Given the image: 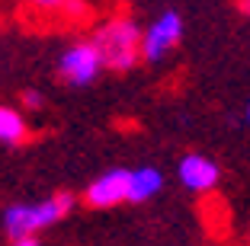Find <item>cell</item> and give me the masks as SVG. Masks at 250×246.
Listing matches in <instances>:
<instances>
[{
  "mask_svg": "<svg viewBox=\"0 0 250 246\" xmlns=\"http://www.w3.org/2000/svg\"><path fill=\"white\" fill-rule=\"evenodd\" d=\"M22 106H26V109H42L45 96L39 93V90H26V93H22Z\"/></svg>",
  "mask_w": 250,
  "mask_h": 246,
  "instance_id": "obj_9",
  "label": "cell"
},
{
  "mask_svg": "<svg viewBox=\"0 0 250 246\" xmlns=\"http://www.w3.org/2000/svg\"><path fill=\"white\" fill-rule=\"evenodd\" d=\"M164 186V173L154 167H138L132 170V182H128V202L141 205L147 202V198H154L157 192H161Z\"/></svg>",
  "mask_w": 250,
  "mask_h": 246,
  "instance_id": "obj_7",
  "label": "cell"
},
{
  "mask_svg": "<svg viewBox=\"0 0 250 246\" xmlns=\"http://www.w3.org/2000/svg\"><path fill=\"white\" fill-rule=\"evenodd\" d=\"M29 134L26 118L10 106H0V144H22Z\"/></svg>",
  "mask_w": 250,
  "mask_h": 246,
  "instance_id": "obj_8",
  "label": "cell"
},
{
  "mask_svg": "<svg viewBox=\"0 0 250 246\" xmlns=\"http://www.w3.org/2000/svg\"><path fill=\"white\" fill-rule=\"evenodd\" d=\"M241 10H244V13L250 16V0H241Z\"/></svg>",
  "mask_w": 250,
  "mask_h": 246,
  "instance_id": "obj_12",
  "label": "cell"
},
{
  "mask_svg": "<svg viewBox=\"0 0 250 246\" xmlns=\"http://www.w3.org/2000/svg\"><path fill=\"white\" fill-rule=\"evenodd\" d=\"M183 38V16L177 10H164L145 32H141V58L157 64L180 45Z\"/></svg>",
  "mask_w": 250,
  "mask_h": 246,
  "instance_id": "obj_3",
  "label": "cell"
},
{
  "mask_svg": "<svg viewBox=\"0 0 250 246\" xmlns=\"http://www.w3.org/2000/svg\"><path fill=\"white\" fill-rule=\"evenodd\" d=\"M247 122H250V99H247Z\"/></svg>",
  "mask_w": 250,
  "mask_h": 246,
  "instance_id": "obj_13",
  "label": "cell"
},
{
  "mask_svg": "<svg viewBox=\"0 0 250 246\" xmlns=\"http://www.w3.org/2000/svg\"><path fill=\"white\" fill-rule=\"evenodd\" d=\"M100 71H103V61L93 42H74L71 48H64L58 61V74L71 87H90L100 77Z\"/></svg>",
  "mask_w": 250,
  "mask_h": 246,
  "instance_id": "obj_4",
  "label": "cell"
},
{
  "mask_svg": "<svg viewBox=\"0 0 250 246\" xmlns=\"http://www.w3.org/2000/svg\"><path fill=\"white\" fill-rule=\"evenodd\" d=\"M90 42L100 51L103 67H109V71H116V74L132 71L141 58V29H138V22L128 19V16H116V19L103 22V26L93 32Z\"/></svg>",
  "mask_w": 250,
  "mask_h": 246,
  "instance_id": "obj_1",
  "label": "cell"
},
{
  "mask_svg": "<svg viewBox=\"0 0 250 246\" xmlns=\"http://www.w3.org/2000/svg\"><path fill=\"white\" fill-rule=\"evenodd\" d=\"M128 182H132V170H106L100 173L83 192V202L90 208H116V205L128 202Z\"/></svg>",
  "mask_w": 250,
  "mask_h": 246,
  "instance_id": "obj_5",
  "label": "cell"
},
{
  "mask_svg": "<svg viewBox=\"0 0 250 246\" xmlns=\"http://www.w3.org/2000/svg\"><path fill=\"white\" fill-rule=\"evenodd\" d=\"M77 205V198L71 192H58V195L45 198V202H36V205H10L3 211V230L10 237H36L39 230L58 224L61 217H67Z\"/></svg>",
  "mask_w": 250,
  "mask_h": 246,
  "instance_id": "obj_2",
  "label": "cell"
},
{
  "mask_svg": "<svg viewBox=\"0 0 250 246\" xmlns=\"http://www.w3.org/2000/svg\"><path fill=\"white\" fill-rule=\"evenodd\" d=\"M177 173H180V182H183L189 192H212L221 179L218 163L202 157V153H186V157L180 160Z\"/></svg>",
  "mask_w": 250,
  "mask_h": 246,
  "instance_id": "obj_6",
  "label": "cell"
},
{
  "mask_svg": "<svg viewBox=\"0 0 250 246\" xmlns=\"http://www.w3.org/2000/svg\"><path fill=\"white\" fill-rule=\"evenodd\" d=\"M10 246H42V243H39L36 237H16V240H13Z\"/></svg>",
  "mask_w": 250,
  "mask_h": 246,
  "instance_id": "obj_11",
  "label": "cell"
},
{
  "mask_svg": "<svg viewBox=\"0 0 250 246\" xmlns=\"http://www.w3.org/2000/svg\"><path fill=\"white\" fill-rule=\"evenodd\" d=\"M39 10H64V3L67 0H32Z\"/></svg>",
  "mask_w": 250,
  "mask_h": 246,
  "instance_id": "obj_10",
  "label": "cell"
}]
</instances>
